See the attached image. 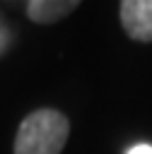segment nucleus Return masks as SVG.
<instances>
[{
  "instance_id": "obj_4",
  "label": "nucleus",
  "mask_w": 152,
  "mask_h": 154,
  "mask_svg": "<svg viewBox=\"0 0 152 154\" xmlns=\"http://www.w3.org/2000/svg\"><path fill=\"white\" fill-rule=\"evenodd\" d=\"M128 154H152V147L150 144H135L133 149H128Z\"/></svg>"
},
{
  "instance_id": "obj_1",
  "label": "nucleus",
  "mask_w": 152,
  "mask_h": 154,
  "mask_svg": "<svg viewBox=\"0 0 152 154\" xmlns=\"http://www.w3.org/2000/svg\"><path fill=\"white\" fill-rule=\"evenodd\" d=\"M70 132L68 118L55 108L29 113L14 137V154H60Z\"/></svg>"
},
{
  "instance_id": "obj_2",
  "label": "nucleus",
  "mask_w": 152,
  "mask_h": 154,
  "mask_svg": "<svg viewBox=\"0 0 152 154\" xmlns=\"http://www.w3.org/2000/svg\"><path fill=\"white\" fill-rule=\"evenodd\" d=\"M121 24L135 41H152V0H123Z\"/></svg>"
},
{
  "instance_id": "obj_3",
  "label": "nucleus",
  "mask_w": 152,
  "mask_h": 154,
  "mask_svg": "<svg viewBox=\"0 0 152 154\" xmlns=\"http://www.w3.org/2000/svg\"><path fill=\"white\" fill-rule=\"evenodd\" d=\"M77 7H80L77 0H70V2L68 0H34V2L27 5V14L36 24H51V22L68 17Z\"/></svg>"
},
{
  "instance_id": "obj_5",
  "label": "nucleus",
  "mask_w": 152,
  "mask_h": 154,
  "mask_svg": "<svg viewBox=\"0 0 152 154\" xmlns=\"http://www.w3.org/2000/svg\"><path fill=\"white\" fill-rule=\"evenodd\" d=\"M5 43H7V34H5V29L0 26V51L5 48Z\"/></svg>"
}]
</instances>
